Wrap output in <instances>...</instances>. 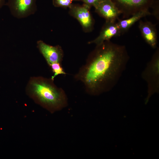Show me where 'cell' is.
Listing matches in <instances>:
<instances>
[{
    "mask_svg": "<svg viewBox=\"0 0 159 159\" xmlns=\"http://www.w3.org/2000/svg\"><path fill=\"white\" fill-rule=\"evenodd\" d=\"M102 0H82L83 2V4L86 5L89 7H94L99 3Z\"/></svg>",
    "mask_w": 159,
    "mask_h": 159,
    "instance_id": "cell-14",
    "label": "cell"
},
{
    "mask_svg": "<svg viewBox=\"0 0 159 159\" xmlns=\"http://www.w3.org/2000/svg\"><path fill=\"white\" fill-rule=\"evenodd\" d=\"M151 14V13L149 10L141 11L127 18L122 20L118 19L117 22L120 28L121 34L127 31L133 25L142 18Z\"/></svg>",
    "mask_w": 159,
    "mask_h": 159,
    "instance_id": "cell-11",
    "label": "cell"
},
{
    "mask_svg": "<svg viewBox=\"0 0 159 159\" xmlns=\"http://www.w3.org/2000/svg\"><path fill=\"white\" fill-rule=\"evenodd\" d=\"M37 0H7L5 5L11 15L18 19L27 17L37 10Z\"/></svg>",
    "mask_w": 159,
    "mask_h": 159,
    "instance_id": "cell-5",
    "label": "cell"
},
{
    "mask_svg": "<svg viewBox=\"0 0 159 159\" xmlns=\"http://www.w3.org/2000/svg\"><path fill=\"white\" fill-rule=\"evenodd\" d=\"M51 78L32 77L26 88L27 95L35 102L51 113L61 110L68 104L65 92Z\"/></svg>",
    "mask_w": 159,
    "mask_h": 159,
    "instance_id": "cell-2",
    "label": "cell"
},
{
    "mask_svg": "<svg viewBox=\"0 0 159 159\" xmlns=\"http://www.w3.org/2000/svg\"><path fill=\"white\" fill-rule=\"evenodd\" d=\"M49 66L54 74L51 78L53 80H54L56 76L59 75H66L67 74L62 67V64L54 63L51 64Z\"/></svg>",
    "mask_w": 159,
    "mask_h": 159,
    "instance_id": "cell-12",
    "label": "cell"
},
{
    "mask_svg": "<svg viewBox=\"0 0 159 159\" xmlns=\"http://www.w3.org/2000/svg\"><path fill=\"white\" fill-rule=\"evenodd\" d=\"M37 47L49 66L54 63L62 64L64 56L63 50L61 46H52L42 40L37 42Z\"/></svg>",
    "mask_w": 159,
    "mask_h": 159,
    "instance_id": "cell-7",
    "label": "cell"
},
{
    "mask_svg": "<svg viewBox=\"0 0 159 159\" xmlns=\"http://www.w3.org/2000/svg\"><path fill=\"white\" fill-rule=\"evenodd\" d=\"M95 11L107 21H116L121 13L111 0H102L94 7Z\"/></svg>",
    "mask_w": 159,
    "mask_h": 159,
    "instance_id": "cell-8",
    "label": "cell"
},
{
    "mask_svg": "<svg viewBox=\"0 0 159 159\" xmlns=\"http://www.w3.org/2000/svg\"><path fill=\"white\" fill-rule=\"evenodd\" d=\"M74 1L79 0H52V4L55 7L69 8L72 5V2Z\"/></svg>",
    "mask_w": 159,
    "mask_h": 159,
    "instance_id": "cell-13",
    "label": "cell"
},
{
    "mask_svg": "<svg viewBox=\"0 0 159 159\" xmlns=\"http://www.w3.org/2000/svg\"><path fill=\"white\" fill-rule=\"evenodd\" d=\"M129 59L125 46L105 41L96 45L74 78L83 84L89 95H99L115 86Z\"/></svg>",
    "mask_w": 159,
    "mask_h": 159,
    "instance_id": "cell-1",
    "label": "cell"
},
{
    "mask_svg": "<svg viewBox=\"0 0 159 159\" xmlns=\"http://www.w3.org/2000/svg\"><path fill=\"white\" fill-rule=\"evenodd\" d=\"M69 8V14L79 21L83 31L86 33L92 32L94 28V20L90 12V8L83 4H72Z\"/></svg>",
    "mask_w": 159,
    "mask_h": 159,
    "instance_id": "cell-6",
    "label": "cell"
},
{
    "mask_svg": "<svg viewBox=\"0 0 159 159\" xmlns=\"http://www.w3.org/2000/svg\"><path fill=\"white\" fill-rule=\"evenodd\" d=\"M148 87L147 102L151 96L159 91V49L157 47L141 74Z\"/></svg>",
    "mask_w": 159,
    "mask_h": 159,
    "instance_id": "cell-3",
    "label": "cell"
},
{
    "mask_svg": "<svg viewBox=\"0 0 159 159\" xmlns=\"http://www.w3.org/2000/svg\"><path fill=\"white\" fill-rule=\"evenodd\" d=\"M121 35L120 30L117 22L106 21L99 35L88 43L98 45L105 41L110 40L113 37L119 36Z\"/></svg>",
    "mask_w": 159,
    "mask_h": 159,
    "instance_id": "cell-9",
    "label": "cell"
},
{
    "mask_svg": "<svg viewBox=\"0 0 159 159\" xmlns=\"http://www.w3.org/2000/svg\"><path fill=\"white\" fill-rule=\"evenodd\" d=\"M138 27L145 42L153 48H156L158 39L155 25L150 21H143L140 20Z\"/></svg>",
    "mask_w": 159,
    "mask_h": 159,
    "instance_id": "cell-10",
    "label": "cell"
},
{
    "mask_svg": "<svg viewBox=\"0 0 159 159\" xmlns=\"http://www.w3.org/2000/svg\"><path fill=\"white\" fill-rule=\"evenodd\" d=\"M6 0H0V9L5 5Z\"/></svg>",
    "mask_w": 159,
    "mask_h": 159,
    "instance_id": "cell-15",
    "label": "cell"
},
{
    "mask_svg": "<svg viewBox=\"0 0 159 159\" xmlns=\"http://www.w3.org/2000/svg\"><path fill=\"white\" fill-rule=\"evenodd\" d=\"M122 16L123 19L130 17L141 11L149 10L155 0H111Z\"/></svg>",
    "mask_w": 159,
    "mask_h": 159,
    "instance_id": "cell-4",
    "label": "cell"
}]
</instances>
